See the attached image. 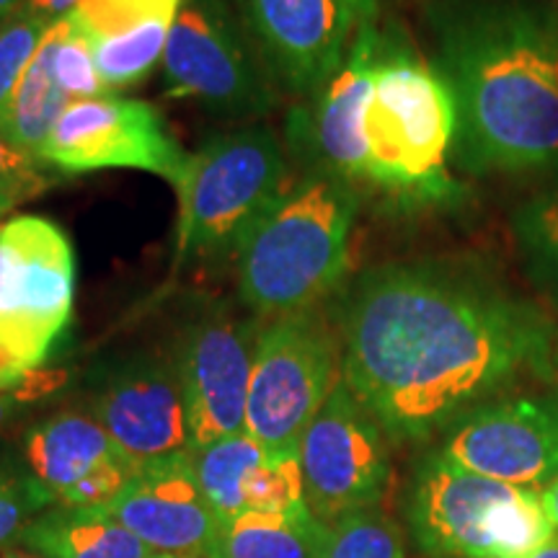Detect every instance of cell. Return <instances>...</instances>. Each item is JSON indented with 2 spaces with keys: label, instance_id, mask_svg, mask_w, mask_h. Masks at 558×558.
Masks as SVG:
<instances>
[{
  "label": "cell",
  "instance_id": "1",
  "mask_svg": "<svg viewBox=\"0 0 558 558\" xmlns=\"http://www.w3.org/2000/svg\"><path fill=\"white\" fill-rule=\"evenodd\" d=\"M546 313L469 269L386 264L341 311V380L393 439H424L550 365Z\"/></svg>",
  "mask_w": 558,
  "mask_h": 558
},
{
  "label": "cell",
  "instance_id": "2",
  "mask_svg": "<svg viewBox=\"0 0 558 558\" xmlns=\"http://www.w3.org/2000/svg\"><path fill=\"white\" fill-rule=\"evenodd\" d=\"M437 68L458 107L469 171L558 166V9L546 0H439Z\"/></svg>",
  "mask_w": 558,
  "mask_h": 558
},
{
  "label": "cell",
  "instance_id": "3",
  "mask_svg": "<svg viewBox=\"0 0 558 558\" xmlns=\"http://www.w3.org/2000/svg\"><path fill=\"white\" fill-rule=\"evenodd\" d=\"M357 209L352 181L329 169L284 186L233 251L243 305L271 318L316 308L344 277Z\"/></svg>",
  "mask_w": 558,
  "mask_h": 558
},
{
  "label": "cell",
  "instance_id": "4",
  "mask_svg": "<svg viewBox=\"0 0 558 558\" xmlns=\"http://www.w3.org/2000/svg\"><path fill=\"white\" fill-rule=\"evenodd\" d=\"M365 132L369 184L409 205L456 199L448 158L456 153L458 107L450 83L407 41L383 32Z\"/></svg>",
  "mask_w": 558,
  "mask_h": 558
},
{
  "label": "cell",
  "instance_id": "5",
  "mask_svg": "<svg viewBox=\"0 0 558 558\" xmlns=\"http://www.w3.org/2000/svg\"><path fill=\"white\" fill-rule=\"evenodd\" d=\"M409 520L418 546L456 558H522L556 535L538 488L484 478L439 452L418 465Z\"/></svg>",
  "mask_w": 558,
  "mask_h": 558
},
{
  "label": "cell",
  "instance_id": "6",
  "mask_svg": "<svg viewBox=\"0 0 558 558\" xmlns=\"http://www.w3.org/2000/svg\"><path fill=\"white\" fill-rule=\"evenodd\" d=\"M282 148L275 132L246 128L215 135L190 156L179 194L177 267L192 256L235 251L284 192Z\"/></svg>",
  "mask_w": 558,
  "mask_h": 558
},
{
  "label": "cell",
  "instance_id": "7",
  "mask_svg": "<svg viewBox=\"0 0 558 558\" xmlns=\"http://www.w3.org/2000/svg\"><path fill=\"white\" fill-rule=\"evenodd\" d=\"M75 256L52 220L19 215L0 226V390L19 388L65 331Z\"/></svg>",
  "mask_w": 558,
  "mask_h": 558
},
{
  "label": "cell",
  "instance_id": "8",
  "mask_svg": "<svg viewBox=\"0 0 558 558\" xmlns=\"http://www.w3.org/2000/svg\"><path fill=\"white\" fill-rule=\"evenodd\" d=\"M339 380L341 347L324 316L316 308L275 316L256 339L243 429L269 456L298 450Z\"/></svg>",
  "mask_w": 558,
  "mask_h": 558
},
{
  "label": "cell",
  "instance_id": "9",
  "mask_svg": "<svg viewBox=\"0 0 558 558\" xmlns=\"http://www.w3.org/2000/svg\"><path fill=\"white\" fill-rule=\"evenodd\" d=\"M298 456L308 507L320 522L375 509L388 488L386 437L344 380L305 427Z\"/></svg>",
  "mask_w": 558,
  "mask_h": 558
},
{
  "label": "cell",
  "instance_id": "10",
  "mask_svg": "<svg viewBox=\"0 0 558 558\" xmlns=\"http://www.w3.org/2000/svg\"><path fill=\"white\" fill-rule=\"evenodd\" d=\"M39 160L62 173L140 169L171 181L173 190L190 166L153 104L111 94L70 101Z\"/></svg>",
  "mask_w": 558,
  "mask_h": 558
},
{
  "label": "cell",
  "instance_id": "11",
  "mask_svg": "<svg viewBox=\"0 0 558 558\" xmlns=\"http://www.w3.org/2000/svg\"><path fill=\"white\" fill-rule=\"evenodd\" d=\"M166 88L230 114H259L271 90L222 0H184L163 52Z\"/></svg>",
  "mask_w": 558,
  "mask_h": 558
},
{
  "label": "cell",
  "instance_id": "12",
  "mask_svg": "<svg viewBox=\"0 0 558 558\" xmlns=\"http://www.w3.org/2000/svg\"><path fill=\"white\" fill-rule=\"evenodd\" d=\"M439 456L499 484L541 488L558 476V399L486 401L450 424Z\"/></svg>",
  "mask_w": 558,
  "mask_h": 558
},
{
  "label": "cell",
  "instance_id": "13",
  "mask_svg": "<svg viewBox=\"0 0 558 558\" xmlns=\"http://www.w3.org/2000/svg\"><path fill=\"white\" fill-rule=\"evenodd\" d=\"M256 324L230 313L197 320L179 349V378L190 416L192 452L246 427Z\"/></svg>",
  "mask_w": 558,
  "mask_h": 558
},
{
  "label": "cell",
  "instance_id": "14",
  "mask_svg": "<svg viewBox=\"0 0 558 558\" xmlns=\"http://www.w3.org/2000/svg\"><path fill=\"white\" fill-rule=\"evenodd\" d=\"M94 416L137 469L192 452L179 369L163 360L137 357L114 369L94 399Z\"/></svg>",
  "mask_w": 558,
  "mask_h": 558
},
{
  "label": "cell",
  "instance_id": "15",
  "mask_svg": "<svg viewBox=\"0 0 558 558\" xmlns=\"http://www.w3.org/2000/svg\"><path fill=\"white\" fill-rule=\"evenodd\" d=\"M251 37L284 86L318 94L344 62L357 21L344 0H239Z\"/></svg>",
  "mask_w": 558,
  "mask_h": 558
},
{
  "label": "cell",
  "instance_id": "16",
  "mask_svg": "<svg viewBox=\"0 0 558 558\" xmlns=\"http://www.w3.org/2000/svg\"><path fill=\"white\" fill-rule=\"evenodd\" d=\"M29 476L52 505L96 509L109 505L140 471L117 448L94 414L65 411L24 435Z\"/></svg>",
  "mask_w": 558,
  "mask_h": 558
},
{
  "label": "cell",
  "instance_id": "17",
  "mask_svg": "<svg viewBox=\"0 0 558 558\" xmlns=\"http://www.w3.org/2000/svg\"><path fill=\"white\" fill-rule=\"evenodd\" d=\"M153 554L207 558L220 520L202 494L192 452L145 465L109 505L99 507Z\"/></svg>",
  "mask_w": 558,
  "mask_h": 558
},
{
  "label": "cell",
  "instance_id": "18",
  "mask_svg": "<svg viewBox=\"0 0 558 558\" xmlns=\"http://www.w3.org/2000/svg\"><path fill=\"white\" fill-rule=\"evenodd\" d=\"M380 50L378 24L354 32L344 62L318 90L316 109L305 122L324 166L354 181L367 177V109L375 88V62Z\"/></svg>",
  "mask_w": 558,
  "mask_h": 558
},
{
  "label": "cell",
  "instance_id": "19",
  "mask_svg": "<svg viewBox=\"0 0 558 558\" xmlns=\"http://www.w3.org/2000/svg\"><path fill=\"white\" fill-rule=\"evenodd\" d=\"M19 543L41 558H150L153 550L104 509H45L21 530Z\"/></svg>",
  "mask_w": 558,
  "mask_h": 558
},
{
  "label": "cell",
  "instance_id": "20",
  "mask_svg": "<svg viewBox=\"0 0 558 558\" xmlns=\"http://www.w3.org/2000/svg\"><path fill=\"white\" fill-rule=\"evenodd\" d=\"M54 26V24H52ZM41 39L37 54L26 68L24 78H21L16 94H13L9 114L0 124V135H3L13 148L24 153V156L37 158L41 148L50 140L54 124L62 117V111L70 99L62 94L52 73V54H54V29Z\"/></svg>",
  "mask_w": 558,
  "mask_h": 558
},
{
  "label": "cell",
  "instance_id": "21",
  "mask_svg": "<svg viewBox=\"0 0 558 558\" xmlns=\"http://www.w3.org/2000/svg\"><path fill=\"white\" fill-rule=\"evenodd\" d=\"M324 522L243 509L220 525L207 558H318Z\"/></svg>",
  "mask_w": 558,
  "mask_h": 558
},
{
  "label": "cell",
  "instance_id": "22",
  "mask_svg": "<svg viewBox=\"0 0 558 558\" xmlns=\"http://www.w3.org/2000/svg\"><path fill=\"white\" fill-rule=\"evenodd\" d=\"M267 458L269 452L246 429L192 452L199 488L220 525L239 518L246 509V484L251 473Z\"/></svg>",
  "mask_w": 558,
  "mask_h": 558
},
{
  "label": "cell",
  "instance_id": "23",
  "mask_svg": "<svg viewBox=\"0 0 558 558\" xmlns=\"http://www.w3.org/2000/svg\"><path fill=\"white\" fill-rule=\"evenodd\" d=\"M512 233L533 284L558 305V186L522 202Z\"/></svg>",
  "mask_w": 558,
  "mask_h": 558
},
{
  "label": "cell",
  "instance_id": "24",
  "mask_svg": "<svg viewBox=\"0 0 558 558\" xmlns=\"http://www.w3.org/2000/svg\"><path fill=\"white\" fill-rule=\"evenodd\" d=\"M171 24L173 21L169 19H153L135 29L117 34V37L94 41L96 65H99L101 81L109 94L114 88L143 81L158 62H163Z\"/></svg>",
  "mask_w": 558,
  "mask_h": 558
},
{
  "label": "cell",
  "instance_id": "25",
  "mask_svg": "<svg viewBox=\"0 0 558 558\" xmlns=\"http://www.w3.org/2000/svg\"><path fill=\"white\" fill-rule=\"evenodd\" d=\"M318 558H407V554L396 522L375 509H365L324 522Z\"/></svg>",
  "mask_w": 558,
  "mask_h": 558
},
{
  "label": "cell",
  "instance_id": "26",
  "mask_svg": "<svg viewBox=\"0 0 558 558\" xmlns=\"http://www.w3.org/2000/svg\"><path fill=\"white\" fill-rule=\"evenodd\" d=\"M246 509L262 514H284V518L313 514L308 497H305V478L298 450L275 452L251 473L246 484Z\"/></svg>",
  "mask_w": 558,
  "mask_h": 558
},
{
  "label": "cell",
  "instance_id": "27",
  "mask_svg": "<svg viewBox=\"0 0 558 558\" xmlns=\"http://www.w3.org/2000/svg\"><path fill=\"white\" fill-rule=\"evenodd\" d=\"M54 54H52V73L62 94L70 101L96 99L107 96L109 88L104 86L99 65H96L94 39L86 32V26L70 13L65 19L54 21Z\"/></svg>",
  "mask_w": 558,
  "mask_h": 558
},
{
  "label": "cell",
  "instance_id": "28",
  "mask_svg": "<svg viewBox=\"0 0 558 558\" xmlns=\"http://www.w3.org/2000/svg\"><path fill=\"white\" fill-rule=\"evenodd\" d=\"M52 24L54 21L34 16L29 11L13 13L0 24V124L9 114L13 94Z\"/></svg>",
  "mask_w": 558,
  "mask_h": 558
},
{
  "label": "cell",
  "instance_id": "29",
  "mask_svg": "<svg viewBox=\"0 0 558 558\" xmlns=\"http://www.w3.org/2000/svg\"><path fill=\"white\" fill-rule=\"evenodd\" d=\"M184 0H81L73 16L86 26L90 39L124 34L153 19H177Z\"/></svg>",
  "mask_w": 558,
  "mask_h": 558
},
{
  "label": "cell",
  "instance_id": "30",
  "mask_svg": "<svg viewBox=\"0 0 558 558\" xmlns=\"http://www.w3.org/2000/svg\"><path fill=\"white\" fill-rule=\"evenodd\" d=\"M52 507V499L32 476L16 478L0 473V550L19 541L21 530Z\"/></svg>",
  "mask_w": 558,
  "mask_h": 558
},
{
  "label": "cell",
  "instance_id": "31",
  "mask_svg": "<svg viewBox=\"0 0 558 558\" xmlns=\"http://www.w3.org/2000/svg\"><path fill=\"white\" fill-rule=\"evenodd\" d=\"M37 163H41V160L24 156L0 135V190L9 192L13 202H19L24 194L41 190L45 179H41Z\"/></svg>",
  "mask_w": 558,
  "mask_h": 558
},
{
  "label": "cell",
  "instance_id": "32",
  "mask_svg": "<svg viewBox=\"0 0 558 558\" xmlns=\"http://www.w3.org/2000/svg\"><path fill=\"white\" fill-rule=\"evenodd\" d=\"M78 3L81 0H29L21 11H29L34 16H41L47 21H58L70 16V13L78 9Z\"/></svg>",
  "mask_w": 558,
  "mask_h": 558
},
{
  "label": "cell",
  "instance_id": "33",
  "mask_svg": "<svg viewBox=\"0 0 558 558\" xmlns=\"http://www.w3.org/2000/svg\"><path fill=\"white\" fill-rule=\"evenodd\" d=\"M26 403H32V399L21 386L13 390H0V429H3L11 418H16Z\"/></svg>",
  "mask_w": 558,
  "mask_h": 558
},
{
  "label": "cell",
  "instance_id": "34",
  "mask_svg": "<svg viewBox=\"0 0 558 558\" xmlns=\"http://www.w3.org/2000/svg\"><path fill=\"white\" fill-rule=\"evenodd\" d=\"M344 3L349 5V11H352L354 21H357V26L378 24L380 0H344Z\"/></svg>",
  "mask_w": 558,
  "mask_h": 558
},
{
  "label": "cell",
  "instance_id": "35",
  "mask_svg": "<svg viewBox=\"0 0 558 558\" xmlns=\"http://www.w3.org/2000/svg\"><path fill=\"white\" fill-rule=\"evenodd\" d=\"M541 499H543V507H546V514L550 518V522H554V530L558 533V476L550 481L548 486H543Z\"/></svg>",
  "mask_w": 558,
  "mask_h": 558
},
{
  "label": "cell",
  "instance_id": "36",
  "mask_svg": "<svg viewBox=\"0 0 558 558\" xmlns=\"http://www.w3.org/2000/svg\"><path fill=\"white\" fill-rule=\"evenodd\" d=\"M522 558H558V533L548 543H543L538 550H533V554H527Z\"/></svg>",
  "mask_w": 558,
  "mask_h": 558
},
{
  "label": "cell",
  "instance_id": "37",
  "mask_svg": "<svg viewBox=\"0 0 558 558\" xmlns=\"http://www.w3.org/2000/svg\"><path fill=\"white\" fill-rule=\"evenodd\" d=\"M29 0H0V19H9L13 13H19Z\"/></svg>",
  "mask_w": 558,
  "mask_h": 558
},
{
  "label": "cell",
  "instance_id": "38",
  "mask_svg": "<svg viewBox=\"0 0 558 558\" xmlns=\"http://www.w3.org/2000/svg\"><path fill=\"white\" fill-rule=\"evenodd\" d=\"M0 558H41L39 554H34V550H29V548H5V550H0Z\"/></svg>",
  "mask_w": 558,
  "mask_h": 558
},
{
  "label": "cell",
  "instance_id": "39",
  "mask_svg": "<svg viewBox=\"0 0 558 558\" xmlns=\"http://www.w3.org/2000/svg\"><path fill=\"white\" fill-rule=\"evenodd\" d=\"M11 205H13V199L9 197V192H3V190H0V215H3L5 209H9Z\"/></svg>",
  "mask_w": 558,
  "mask_h": 558
},
{
  "label": "cell",
  "instance_id": "40",
  "mask_svg": "<svg viewBox=\"0 0 558 558\" xmlns=\"http://www.w3.org/2000/svg\"><path fill=\"white\" fill-rule=\"evenodd\" d=\"M150 558H192V556H173V554H153Z\"/></svg>",
  "mask_w": 558,
  "mask_h": 558
},
{
  "label": "cell",
  "instance_id": "41",
  "mask_svg": "<svg viewBox=\"0 0 558 558\" xmlns=\"http://www.w3.org/2000/svg\"><path fill=\"white\" fill-rule=\"evenodd\" d=\"M556 365H558V357H556Z\"/></svg>",
  "mask_w": 558,
  "mask_h": 558
}]
</instances>
